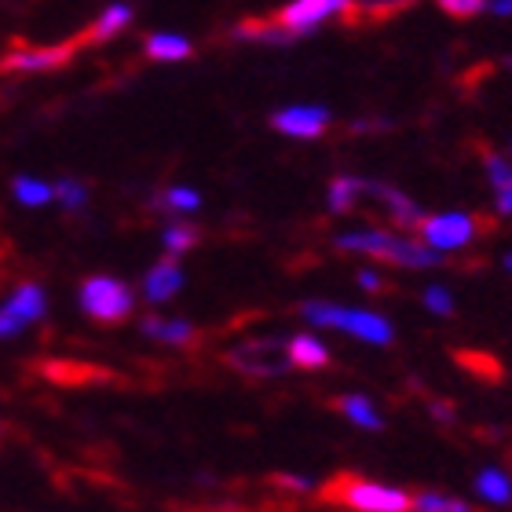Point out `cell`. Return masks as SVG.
Returning <instances> with one entry per match:
<instances>
[{"mask_svg": "<svg viewBox=\"0 0 512 512\" xmlns=\"http://www.w3.org/2000/svg\"><path fill=\"white\" fill-rule=\"evenodd\" d=\"M4 308H8L11 315L22 322V326L41 322L44 315H48V297H44V286H41V282H19Z\"/></svg>", "mask_w": 512, "mask_h": 512, "instance_id": "cell-13", "label": "cell"}, {"mask_svg": "<svg viewBox=\"0 0 512 512\" xmlns=\"http://www.w3.org/2000/svg\"><path fill=\"white\" fill-rule=\"evenodd\" d=\"M502 267L512 275V253H505V260H502Z\"/></svg>", "mask_w": 512, "mask_h": 512, "instance_id": "cell-33", "label": "cell"}, {"mask_svg": "<svg viewBox=\"0 0 512 512\" xmlns=\"http://www.w3.org/2000/svg\"><path fill=\"white\" fill-rule=\"evenodd\" d=\"M425 308L432 311V315H439V319H450L454 311H458V304H454V297H450L447 286H428L425 289Z\"/></svg>", "mask_w": 512, "mask_h": 512, "instance_id": "cell-25", "label": "cell"}, {"mask_svg": "<svg viewBox=\"0 0 512 512\" xmlns=\"http://www.w3.org/2000/svg\"><path fill=\"white\" fill-rule=\"evenodd\" d=\"M333 125V114L319 103H293L271 114V128L289 139H319Z\"/></svg>", "mask_w": 512, "mask_h": 512, "instance_id": "cell-8", "label": "cell"}, {"mask_svg": "<svg viewBox=\"0 0 512 512\" xmlns=\"http://www.w3.org/2000/svg\"><path fill=\"white\" fill-rule=\"evenodd\" d=\"M227 366L246 377H282L293 370L286 341H278V337H256V341L235 344L227 352Z\"/></svg>", "mask_w": 512, "mask_h": 512, "instance_id": "cell-5", "label": "cell"}, {"mask_svg": "<svg viewBox=\"0 0 512 512\" xmlns=\"http://www.w3.org/2000/svg\"><path fill=\"white\" fill-rule=\"evenodd\" d=\"M139 333L158 344H169V348H191L198 341V330L187 319H161V315H147L139 322Z\"/></svg>", "mask_w": 512, "mask_h": 512, "instance_id": "cell-12", "label": "cell"}, {"mask_svg": "<svg viewBox=\"0 0 512 512\" xmlns=\"http://www.w3.org/2000/svg\"><path fill=\"white\" fill-rule=\"evenodd\" d=\"M333 246L341 253L355 256H374V260H388V264L410 267V271H425V267H436L443 256L436 249H428L425 242H414L406 235H395V231H381V227H359V231H344V235L333 238Z\"/></svg>", "mask_w": 512, "mask_h": 512, "instance_id": "cell-1", "label": "cell"}, {"mask_svg": "<svg viewBox=\"0 0 512 512\" xmlns=\"http://www.w3.org/2000/svg\"><path fill=\"white\" fill-rule=\"evenodd\" d=\"M355 278H359V286H363L366 293H377V289H384V278L377 275V271H359Z\"/></svg>", "mask_w": 512, "mask_h": 512, "instance_id": "cell-31", "label": "cell"}, {"mask_svg": "<svg viewBox=\"0 0 512 512\" xmlns=\"http://www.w3.org/2000/svg\"><path fill=\"white\" fill-rule=\"evenodd\" d=\"M436 8L450 19H472V15L487 11V0H436Z\"/></svg>", "mask_w": 512, "mask_h": 512, "instance_id": "cell-27", "label": "cell"}, {"mask_svg": "<svg viewBox=\"0 0 512 512\" xmlns=\"http://www.w3.org/2000/svg\"><path fill=\"white\" fill-rule=\"evenodd\" d=\"M0 439H4V421H0Z\"/></svg>", "mask_w": 512, "mask_h": 512, "instance_id": "cell-34", "label": "cell"}, {"mask_svg": "<svg viewBox=\"0 0 512 512\" xmlns=\"http://www.w3.org/2000/svg\"><path fill=\"white\" fill-rule=\"evenodd\" d=\"M11 194H15V202L26 205V209H41V205L55 202L52 183L33 180V176H15V180H11Z\"/></svg>", "mask_w": 512, "mask_h": 512, "instance_id": "cell-22", "label": "cell"}, {"mask_svg": "<svg viewBox=\"0 0 512 512\" xmlns=\"http://www.w3.org/2000/svg\"><path fill=\"white\" fill-rule=\"evenodd\" d=\"M300 315L319 326V330H341L352 333L359 341L377 344V348H388L395 341L392 322L384 319L381 311L370 308H344V304H333V300H304L300 304Z\"/></svg>", "mask_w": 512, "mask_h": 512, "instance_id": "cell-2", "label": "cell"}, {"mask_svg": "<svg viewBox=\"0 0 512 512\" xmlns=\"http://www.w3.org/2000/svg\"><path fill=\"white\" fill-rule=\"evenodd\" d=\"M494 213L502 216V220H509V216H512V176H509V183H505V187H498V191H494Z\"/></svg>", "mask_w": 512, "mask_h": 512, "instance_id": "cell-28", "label": "cell"}, {"mask_svg": "<svg viewBox=\"0 0 512 512\" xmlns=\"http://www.w3.org/2000/svg\"><path fill=\"white\" fill-rule=\"evenodd\" d=\"M198 238H202V231H198L194 224L172 220V224L161 231V246H165V253H169V256H183V253H191V249L198 246Z\"/></svg>", "mask_w": 512, "mask_h": 512, "instance_id": "cell-23", "label": "cell"}, {"mask_svg": "<svg viewBox=\"0 0 512 512\" xmlns=\"http://www.w3.org/2000/svg\"><path fill=\"white\" fill-rule=\"evenodd\" d=\"M235 41H256V44L282 48V44L297 41V37L289 30H282L278 22H242V26H235Z\"/></svg>", "mask_w": 512, "mask_h": 512, "instance_id": "cell-21", "label": "cell"}, {"mask_svg": "<svg viewBox=\"0 0 512 512\" xmlns=\"http://www.w3.org/2000/svg\"><path fill=\"white\" fill-rule=\"evenodd\" d=\"M487 11L498 19H512V0H487Z\"/></svg>", "mask_w": 512, "mask_h": 512, "instance_id": "cell-32", "label": "cell"}, {"mask_svg": "<svg viewBox=\"0 0 512 512\" xmlns=\"http://www.w3.org/2000/svg\"><path fill=\"white\" fill-rule=\"evenodd\" d=\"M421 242L436 253H454V249L472 246V238L480 235V220L469 213H436L421 220Z\"/></svg>", "mask_w": 512, "mask_h": 512, "instance_id": "cell-6", "label": "cell"}, {"mask_svg": "<svg viewBox=\"0 0 512 512\" xmlns=\"http://www.w3.org/2000/svg\"><path fill=\"white\" fill-rule=\"evenodd\" d=\"M348 8H352V0H289L286 8L278 11L275 22L293 37H304V33H315L330 19L344 15Z\"/></svg>", "mask_w": 512, "mask_h": 512, "instance_id": "cell-7", "label": "cell"}, {"mask_svg": "<svg viewBox=\"0 0 512 512\" xmlns=\"http://www.w3.org/2000/svg\"><path fill=\"white\" fill-rule=\"evenodd\" d=\"M22 330H26V326H22L8 308H0V341H11V337H19Z\"/></svg>", "mask_w": 512, "mask_h": 512, "instance_id": "cell-29", "label": "cell"}, {"mask_svg": "<svg viewBox=\"0 0 512 512\" xmlns=\"http://www.w3.org/2000/svg\"><path fill=\"white\" fill-rule=\"evenodd\" d=\"M278 487H286V491H293V494H311L315 491V483L308 480V476H278Z\"/></svg>", "mask_w": 512, "mask_h": 512, "instance_id": "cell-30", "label": "cell"}, {"mask_svg": "<svg viewBox=\"0 0 512 512\" xmlns=\"http://www.w3.org/2000/svg\"><path fill=\"white\" fill-rule=\"evenodd\" d=\"M363 198H370L374 205H381L384 213H388V220L399 227H421V220H425V209L414 202V198H406L399 187H392V183H381V180H363Z\"/></svg>", "mask_w": 512, "mask_h": 512, "instance_id": "cell-9", "label": "cell"}, {"mask_svg": "<svg viewBox=\"0 0 512 512\" xmlns=\"http://www.w3.org/2000/svg\"><path fill=\"white\" fill-rule=\"evenodd\" d=\"M476 494H480L483 502H491V505H498V509H505V505H512V480L505 476L502 469L487 465L483 472H476Z\"/></svg>", "mask_w": 512, "mask_h": 512, "instance_id": "cell-20", "label": "cell"}, {"mask_svg": "<svg viewBox=\"0 0 512 512\" xmlns=\"http://www.w3.org/2000/svg\"><path fill=\"white\" fill-rule=\"evenodd\" d=\"M322 498L348 505L352 512H410V494L403 487L363 480V476H352V472L326 483Z\"/></svg>", "mask_w": 512, "mask_h": 512, "instance_id": "cell-3", "label": "cell"}, {"mask_svg": "<svg viewBox=\"0 0 512 512\" xmlns=\"http://www.w3.org/2000/svg\"><path fill=\"white\" fill-rule=\"evenodd\" d=\"M483 169H487V180H491V187L498 191V187H505L512 176V158L509 154H487L483 158Z\"/></svg>", "mask_w": 512, "mask_h": 512, "instance_id": "cell-26", "label": "cell"}, {"mask_svg": "<svg viewBox=\"0 0 512 512\" xmlns=\"http://www.w3.org/2000/svg\"><path fill=\"white\" fill-rule=\"evenodd\" d=\"M180 289H183V267L176 256L158 260V264L143 275V297H147V304H169Z\"/></svg>", "mask_w": 512, "mask_h": 512, "instance_id": "cell-11", "label": "cell"}, {"mask_svg": "<svg viewBox=\"0 0 512 512\" xmlns=\"http://www.w3.org/2000/svg\"><path fill=\"white\" fill-rule=\"evenodd\" d=\"M289 363L297 370H326L330 366V348L315 333H297L289 341Z\"/></svg>", "mask_w": 512, "mask_h": 512, "instance_id": "cell-16", "label": "cell"}, {"mask_svg": "<svg viewBox=\"0 0 512 512\" xmlns=\"http://www.w3.org/2000/svg\"><path fill=\"white\" fill-rule=\"evenodd\" d=\"M154 209L158 213H169V216H187V213H198L202 209V194L194 191V187H165L161 194H154Z\"/></svg>", "mask_w": 512, "mask_h": 512, "instance_id": "cell-19", "label": "cell"}, {"mask_svg": "<svg viewBox=\"0 0 512 512\" xmlns=\"http://www.w3.org/2000/svg\"><path fill=\"white\" fill-rule=\"evenodd\" d=\"M333 406H337L355 428H363V432H381L384 428L381 410H377L374 399H366V395H341V399H333Z\"/></svg>", "mask_w": 512, "mask_h": 512, "instance_id": "cell-17", "label": "cell"}, {"mask_svg": "<svg viewBox=\"0 0 512 512\" xmlns=\"http://www.w3.org/2000/svg\"><path fill=\"white\" fill-rule=\"evenodd\" d=\"M509 154H512V136H509Z\"/></svg>", "mask_w": 512, "mask_h": 512, "instance_id": "cell-35", "label": "cell"}, {"mask_svg": "<svg viewBox=\"0 0 512 512\" xmlns=\"http://www.w3.org/2000/svg\"><path fill=\"white\" fill-rule=\"evenodd\" d=\"M363 198V176H352V172H341V176H333L330 187H326V205H330V213H352L355 205Z\"/></svg>", "mask_w": 512, "mask_h": 512, "instance_id": "cell-18", "label": "cell"}, {"mask_svg": "<svg viewBox=\"0 0 512 512\" xmlns=\"http://www.w3.org/2000/svg\"><path fill=\"white\" fill-rule=\"evenodd\" d=\"M143 52H147V59H154V63H183V59L194 55V44L187 41L183 33L158 30L143 41Z\"/></svg>", "mask_w": 512, "mask_h": 512, "instance_id": "cell-14", "label": "cell"}, {"mask_svg": "<svg viewBox=\"0 0 512 512\" xmlns=\"http://www.w3.org/2000/svg\"><path fill=\"white\" fill-rule=\"evenodd\" d=\"M74 48L66 44H55V48H15L0 59V70H11V74H48V70H59V66L70 63Z\"/></svg>", "mask_w": 512, "mask_h": 512, "instance_id": "cell-10", "label": "cell"}, {"mask_svg": "<svg viewBox=\"0 0 512 512\" xmlns=\"http://www.w3.org/2000/svg\"><path fill=\"white\" fill-rule=\"evenodd\" d=\"M77 304H81V311L92 322L118 326V322H125L136 311V293H132V286H125L114 275H92L77 289Z\"/></svg>", "mask_w": 512, "mask_h": 512, "instance_id": "cell-4", "label": "cell"}, {"mask_svg": "<svg viewBox=\"0 0 512 512\" xmlns=\"http://www.w3.org/2000/svg\"><path fill=\"white\" fill-rule=\"evenodd\" d=\"M132 19H136V11H132V4H125V0H114V4H107V8L99 11V19L92 22V30H88V41H110V37H118V33H125L128 26H132Z\"/></svg>", "mask_w": 512, "mask_h": 512, "instance_id": "cell-15", "label": "cell"}, {"mask_svg": "<svg viewBox=\"0 0 512 512\" xmlns=\"http://www.w3.org/2000/svg\"><path fill=\"white\" fill-rule=\"evenodd\" d=\"M52 191H55V202L63 205L66 213H81V209L88 205V187L81 180H74V176H63V180H55Z\"/></svg>", "mask_w": 512, "mask_h": 512, "instance_id": "cell-24", "label": "cell"}]
</instances>
